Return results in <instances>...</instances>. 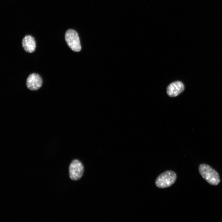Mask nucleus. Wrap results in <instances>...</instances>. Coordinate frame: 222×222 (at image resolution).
<instances>
[{
  "label": "nucleus",
  "instance_id": "nucleus-1",
  "mask_svg": "<svg viewBox=\"0 0 222 222\" xmlns=\"http://www.w3.org/2000/svg\"><path fill=\"white\" fill-rule=\"evenodd\" d=\"M199 171L202 177L211 185H216L220 183L219 174L209 165L201 164L199 166Z\"/></svg>",
  "mask_w": 222,
  "mask_h": 222
},
{
  "label": "nucleus",
  "instance_id": "nucleus-2",
  "mask_svg": "<svg viewBox=\"0 0 222 222\" xmlns=\"http://www.w3.org/2000/svg\"><path fill=\"white\" fill-rule=\"evenodd\" d=\"M177 179V175L174 171H166L160 175L155 181L156 186L158 188H164L172 185Z\"/></svg>",
  "mask_w": 222,
  "mask_h": 222
},
{
  "label": "nucleus",
  "instance_id": "nucleus-3",
  "mask_svg": "<svg viewBox=\"0 0 222 222\" xmlns=\"http://www.w3.org/2000/svg\"><path fill=\"white\" fill-rule=\"evenodd\" d=\"M65 41L69 47L73 51H80L81 47L79 37L77 32L73 29H69L65 35Z\"/></svg>",
  "mask_w": 222,
  "mask_h": 222
},
{
  "label": "nucleus",
  "instance_id": "nucleus-4",
  "mask_svg": "<svg viewBox=\"0 0 222 222\" xmlns=\"http://www.w3.org/2000/svg\"><path fill=\"white\" fill-rule=\"evenodd\" d=\"M84 172V167L82 162L76 159L70 163L69 168L70 178L72 180L79 179L82 176Z\"/></svg>",
  "mask_w": 222,
  "mask_h": 222
},
{
  "label": "nucleus",
  "instance_id": "nucleus-5",
  "mask_svg": "<svg viewBox=\"0 0 222 222\" xmlns=\"http://www.w3.org/2000/svg\"><path fill=\"white\" fill-rule=\"evenodd\" d=\"M27 88L31 90H36L42 86V80L40 76L38 74L33 73L30 74L27 80Z\"/></svg>",
  "mask_w": 222,
  "mask_h": 222
},
{
  "label": "nucleus",
  "instance_id": "nucleus-6",
  "mask_svg": "<svg viewBox=\"0 0 222 222\" xmlns=\"http://www.w3.org/2000/svg\"><path fill=\"white\" fill-rule=\"evenodd\" d=\"M184 88V86L181 82L176 81L172 83L168 86L166 92L169 97H175L182 92Z\"/></svg>",
  "mask_w": 222,
  "mask_h": 222
},
{
  "label": "nucleus",
  "instance_id": "nucleus-7",
  "mask_svg": "<svg viewBox=\"0 0 222 222\" xmlns=\"http://www.w3.org/2000/svg\"><path fill=\"white\" fill-rule=\"evenodd\" d=\"M22 44L23 47L26 51L31 53L35 51L36 43L34 38L32 36H25L22 40Z\"/></svg>",
  "mask_w": 222,
  "mask_h": 222
}]
</instances>
